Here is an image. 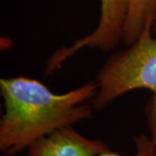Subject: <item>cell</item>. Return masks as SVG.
Returning a JSON list of instances; mask_svg holds the SVG:
<instances>
[{
    "mask_svg": "<svg viewBox=\"0 0 156 156\" xmlns=\"http://www.w3.org/2000/svg\"><path fill=\"white\" fill-rule=\"evenodd\" d=\"M95 81L56 94L38 80L12 76L0 80L5 113L0 119V150L11 156L62 128L90 119Z\"/></svg>",
    "mask_w": 156,
    "mask_h": 156,
    "instance_id": "obj_1",
    "label": "cell"
},
{
    "mask_svg": "<svg viewBox=\"0 0 156 156\" xmlns=\"http://www.w3.org/2000/svg\"><path fill=\"white\" fill-rule=\"evenodd\" d=\"M153 26L154 22L147 23L132 44L112 54L102 64L94 80L97 91L91 103L94 110L99 111L128 92L150 90L145 115L149 137L156 146V37Z\"/></svg>",
    "mask_w": 156,
    "mask_h": 156,
    "instance_id": "obj_2",
    "label": "cell"
},
{
    "mask_svg": "<svg viewBox=\"0 0 156 156\" xmlns=\"http://www.w3.org/2000/svg\"><path fill=\"white\" fill-rule=\"evenodd\" d=\"M100 17L95 29L72 45L56 50L45 65V76L54 74L62 64L85 48L109 51L122 43L130 0H99Z\"/></svg>",
    "mask_w": 156,
    "mask_h": 156,
    "instance_id": "obj_3",
    "label": "cell"
},
{
    "mask_svg": "<svg viewBox=\"0 0 156 156\" xmlns=\"http://www.w3.org/2000/svg\"><path fill=\"white\" fill-rule=\"evenodd\" d=\"M109 149L102 140L88 138L69 126L35 141L27 156H98Z\"/></svg>",
    "mask_w": 156,
    "mask_h": 156,
    "instance_id": "obj_4",
    "label": "cell"
},
{
    "mask_svg": "<svg viewBox=\"0 0 156 156\" xmlns=\"http://www.w3.org/2000/svg\"><path fill=\"white\" fill-rule=\"evenodd\" d=\"M156 16V0H130L124 27L122 43L132 44L139 37L147 23L154 22Z\"/></svg>",
    "mask_w": 156,
    "mask_h": 156,
    "instance_id": "obj_5",
    "label": "cell"
},
{
    "mask_svg": "<svg viewBox=\"0 0 156 156\" xmlns=\"http://www.w3.org/2000/svg\"><path fill=\"white\" fill-rule=\"evenodd\" d=\"M135 146V154L134 156H156V146L154 144L149 136L140 134L133 138ZM98 156H121L116 152L110 149Z\"/></svg>",
    "mask_w": 156,
    "mask_h": 156,
    "instance_id": "obj_6",
    "label": "cell"
},
{
    "mask_svg": "<svg viewBox=\"0 0 156 156\" xmlns=\"http://www.w3.org/2000/svg\"><path fill=\"white\" fill-rule=\"evenodd\" d=\"M153 34L156 37V16L155 19H154V26H153Z\"/></svg>",
    "mask_w": 156,
    "mask_h": 156,
    "instance_id": "obj_7",
    "label": "cell"
}]
</instances>
